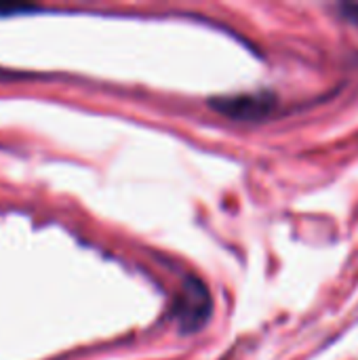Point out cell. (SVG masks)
<instances>
[{"label": "cell", "mask_w": 358, "mask_h": 360, "mask_svg": "<svg viewBox=\"0 0 358 360\" xmlns=\"http://www.w3.org/2000/svg\"><path fill=\"white\" fill-rule=\"evenodd\" d=\"M211 312H213V300L207 285L196 276H188L179 289L173 308V316L179 323L181 333H194L203 329Z\"/></svg>", "instance_id": "cell-1"}, {"label": "cell", "mask_w": 358, "mask_h": 360, "mask_svg": "<svg viewBox=\"0 0 358 360\" xmlns=\"http://www.w3.org/2000/svg\"><path fill=\"white\" fill-rule=\"evenodd\" d=\"M211 108L232 120H264L276 108V97L268 91L213 97Z\"/></svg>", "instance_id": "cell-2"}, {"label": "cell", "mask_w": 358, "mask_h": 360, "mask_svg": "<svg viewBox=\"0 0 358 360\" xmlns=\"http://www.w3.org/2000/svg\"><path fill=\"white\" fill-rule=\"evenodd\" d=\"M340 15H342L346 21H350V23L358 25V4L357 2H346V4H340Z\"/></svg>", "instance_id": "cell-3"}, {"label": "cell", "mask_w": 358, "mask_h": 360, "mask_svg": "<svg viewBox=\"0 0 358 360\" xmlns=\"http://www.w3.org/2000/svg\"><path fill=\"white\" fill-rule=\"evenodd\" d=\"M25 11H36V6L32 4H0V17L4 15H15V13H25Z\"/></svg>", "instance_id": "cell-4"}]
</instances>
